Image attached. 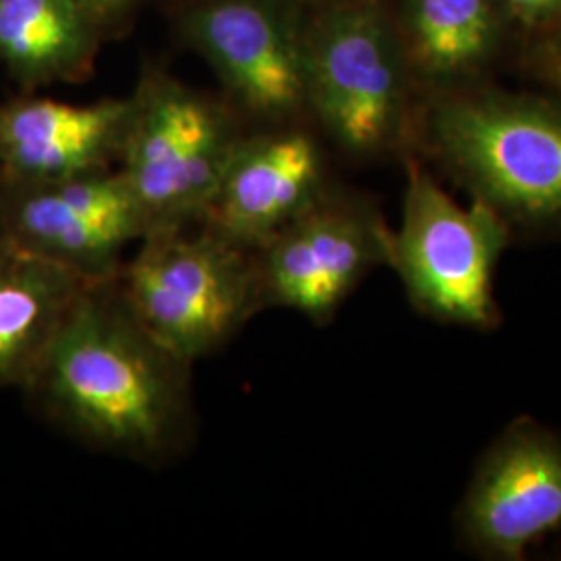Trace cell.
Instances as JSON below:
<instances>
[{"instance_id":"19","label":"cell","mask_w":561,"mask_h":561,"mask_svg":"<svg viewBox=\"0 0 561 561\" xmlns=\"http://www.w3.org/2000/svg\"><path fill=\"white\" fill-rule=\"evenodd\" d=\"M553 71H556V80L560 83L561 88V48L558 50V55H556V62H553Z\"/></svg>"},{"instance_id":"11","label":"cell","mask_w":561,"mask_h":561,"mask_svg":"<svg viewBox=\"0 0 561 561\" xmlns=\"http://www.w3.org/2000/svg\"><path fill=\"white\" fill-rule=\"evenodd\" d=\"M322 192L321 150L308 131L296 123L252 127L196 225L259 250Z\"/></svg>"},{"instance_id":"2","label":"cell","mask_w":561,"mask_h":561,"mask_svg":"<svg viewBox=\"0 0 561 561\" xmlns=\"http://www.w3.org/2000/svg\"><path fill=\"white\" fill-rule=\"evenodd\" d=\"M113 283L136 321L190 364L262 312L254 250L204 225L148 233Z\"/></svg>"},{"instance_id":"9","label":"cell","mask_w":561,"mask_h":561,"mask_svg":"<svg viewBox=\"0 0 561 561\" xmlns=\"http://www.w3.org/2000/svg\"><path fill=\"white\" fill-rule=\"evenodd\" d=\"M150 233L119 169L69 180L0 185V236L88 280H108L125 250Z\"/></svg>"},{"instance_id":"14","label":"cell","mask_w":561,"mask_h":561,"mask_svg":"<svg viewBox=\"0 0 561 561\" xmlns=\"http://www.w3.org/2000/svg\"><path fill=\"white\" fill-rule=\"evenodd\" d=\"M104 42L78 0H0V67L21 92L88 80Z\"/></svg>"},{"instance_id":"12","label":"cell","mask_w":561,"mask_h":561,"mask_svg":"<svg viewBox=\"0 0 561 561\" xmlns=\"http://www.w3.org/2000/svg\"><path fill=\"white\" fill-rule=\"evenodd\" d=\"M129 115L131 96L78 104L21 92L0 102V185L115 169Z\"/></svg>"},{"instance_id":"13","label":"cell","mask_w":561,"mask_h":561,"mask_svg":"<svg viewBox=\"0 0 561 561\" xmlns=\"http://www.w3.org/2000/svg\"><path fill=\"white\" fill-rule=\"evenodd\" d=\"M92 283L0 236V389L27 387Z\"/></svg>"},{"instance_id":"7","label":"cell","mask_w":561,"mask_h":561,"mask_svg":"<svg viewBox=\"0 0 561 561\" xmlns=\"http://www.w3.org/2000/svg\"><path fill=\"white\" fill-rule=\"evenodd\" d=\"M443 157L500 215L561 217V115L520 101L445 102L433 115Z\"/></svg>"},{"instance_id":"10","label":"cell","mask_w":561,"mask_h":561,"mask_svg":"<svg viewBox=\"0 0 561 561\" xmlns=\"http://www.w3.org/2000/svg\"><path fill=\"white\" fill-rule=\"evenodd\" d=\"M461 535L497 560L561 528V442L533 422L514 424L486 451L461 502Z\"/></svg>"},{"instance_id":"16","label":"cell","mask_w":561,"mask_h":561,"mask_svg":"<svg viewBox=\"0 0 561 561\" xmlns=\"http://www.w3.org/2000/svg\"><path fill=\"white\" fill-rule=\"evenodd\" d=\"M81 7L99 23L104 38L123 34L127 25L136 20L148 0H78Z\"/></svg>"},{"instance_id":"6","label":"cell","mask_w":561,"mask_h":561,"mask_svg":"<svg viewBox=\"0 0 561 561\" xmlns=\"http://www.w3.org/2000/svg\"><path fill=\"white\" fill-rule=\"evenodd\" d=\"M301 0H183L178 30L250 123H296L306 104Z\"/></svg>"},{"instance_id":"18","label":"cell","mask_w":561,"mask_h":561,"mask_svg":"<svg viewBox=\"0 0 561 561\" xmlns=\"http://www.w3.org/2000/svg\"><path fill=\"white\" fill-rule=\"evenodd\" d=\"M306 4H319V7H333V4H345V2H358V0H301Z\"/></svg>"},{"instance_id":"5","label":"cell","mask_w":561,"mask_h":561,"mask_svg":"<svg viewBox=\"0 0 561 561\" xmlns=\"http://www.w3.org/2000/svg\"><path fill=\"white\" fill-rule=\"evenodd\" d=\"M304 60L308 111L343 150L375 157L400 138V60L375 4L322 7L306 23Z\"/></svg>"},{"instance_id":"3","label":"cell","mask_w":561,"mask_h":561,"mask_svg":"<svg viewBox=\"0 0 561 561\" xmlns=\"http://www.w3.org/2000/svg\"><path fill=\"white\" fill-rule=\"evenodd\" d=\"M129 96L117 169L140 202L150 233L196 225L250 123L222 94L194 88L161 67L146 69Z\"/></svg>"},{"instance_id":"8","label":"cell","mask_w":561,"mask_h":561,"mask_svg":"<svg viewBox=\"0 0 561 561\" xmlns=\"http://www.w3.org/2000/svg\"><path fill=\"white\" fill-rule=\"evenodd\" d=\"M391 240L377 208L324 190L254 250L262 310L329 321L370 271L391 266Z\"/></svg>"},{"instance_id":"17","label":"cell","mask_w":561,"mask_h":561,"mask_svg":"<svg viewBox=\"0 0 561 561\" xmlns=\"http://www.w3.org/2000/svg\"><path fill=\"white\" fill-rule=\"evenodd\" d=\"M512 7H516L522 13H541L547 9H553L561 0H507Z\"/></svg>"},{"instance_id":"15","label":"cell","mask_w":561,"mask_h":561,"mask_svg":"<svg viewBox=\"0 0 561 561\" xmlns=\"http://www.w3.org/2000/svg\"><path fill=\"white\" fill-rule=\"evenodd\" d=\"M408 30L422 69L454 73L486 53L493 20L486 0H410Z\"/></svg>"},{"instance_id":"4","label":"cell","mask_w":561,"mask_h":561,"mask_svg":"<svg viewBox=\"0 0 561 561\" xmlns=\"http://www.w3.org/2000/svg\"><path fill=\"white\" fill-rule=\"evenodd\" d=\"M507 241V225L493 206H461L416 162L408 164L391 266L426 314L468 327L493 324V277Z\"/></svg>"},{"instance_id":"1","label":"cell","mask_w":561,"mask_h":561,"mask_svg":"<svg viewBox=\"0 0 561 561\" xmlns=\"http://www.w3.org/2000/svg\"><path fill=\"white\" fill-rule=\"evenodd\" d=\"M23 393L67 435L127 460L162 463L194 437L192 364L136 321L113 279L83 291Z\"/></svg>"}]
</instances>
